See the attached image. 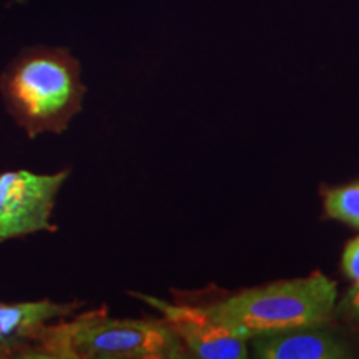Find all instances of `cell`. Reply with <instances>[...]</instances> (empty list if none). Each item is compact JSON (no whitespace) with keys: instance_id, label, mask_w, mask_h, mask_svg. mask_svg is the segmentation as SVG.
Segmentation results:
<instances>
[{"instance_id":"cell-1","label":"cell","mask_w":359,"mask_h":359,"mask_svg":"<svg viewBox=\"0 0 359 359\" xmlns=\"http://www.w3.org/2000/svg\"><path fill=\"white\" fill-rule=\"evenodd\" d=\"M29 358L40 359H180L187 348L163 320H115L105 309L47 323Z\"/></svg>"},{"instance_id":"cell-2","label":"cell","mask_w":359,"mask_h":359,"mask_svg":"<svg viewBox=\"0 0 359 359\" xmlns=\"http://www.w3.org/2000/svg\"><path fill=\"white\" fill-rule=\"evenodd\" d=\"M338 290L323 273L246 290L206 308L213 321L238 338L326 326L333 320Z\"/></svg>"},{"instance_id":"cell-3","label":"cell","mask_w":359,"mask_h":359,"mask_svg":"<svg viewBox=\"0 0 359 359\" xmlns=\"http://www.w3.org/2000/svg\"><path fill=\"white\" fill-rule=\"evenodd\" d=\"M0 93L12 118L34 138L65 130L82 109L85 87L69 53L39 48L12 62L0 79Z\"/></svg>"},{"instance_id":"cell-4","label":"cell","mask_w":359,"mask_h":359,"mask_svg":"<svg viewBox=\"0 0 359 359\" xmlns=\"http://www.w3.org/2000/svg\"><path fill=\"white\" fill-rule=\"evenodd\" d=\"M69 170L39 175L27 170L0 173V243L39 231H55L52 212Z\"/></svg>"},{"instance_id":"cell-5","label":"cell","mask_w":359,"mask_h":359,"mask_svg":"<svg viewBox=\"0 0 359 359\" xmlns=\"http://www.w3.org/2000/svg\"><path fill=\"white\" fill-rule=\"evenodd\" d=\"M132 294L163 314V321L182 341L188 356L203 359H241L250 356L248 341L238 338L213 321L206 308L172 304L142 293Z\"/></svg>"},{"instance_id":"cell-6","label":"cell","mask_w":359,"mask_h":359,"mask_svg":"<svg viewBox=\"0 0 359 359\" xmlns=\"http://www.w3.org/2000/svg\"><path fill=\"white\" fill-rule=\"evenodd\" d=\"M82 303H0V358H29L39 331L47 323L75 314Z\"/></svg>"},{"instance_id":"cell-7","label":"cell","mask_w":359,"mask_h":359,"mask_svg":"<svg viewBox=\"0 0 359 359\" xmlns=\"http://www.w3.org/2000/svg\"><path fill=\"white\" fill-rule=\"evenodd\" d=\"M258 359H343L351 356L344 341L320 327H299L250 339Z\"/></svg>"},{"instance_id":"cell-8","label":"cell","mask_w":359,"mask_h":359,"mask_svg":"<svg viewBox=\"0 0 359 359\" xmlns=\"http://www.w3.org/2000/svg\"><path fill=\"white\" fill-rule=\"evenodd\" d=\"M325 210L330 218L359 228V182L327 190Z\"/></svg>"},{"instance_id":"cell-9","label":"cell","mask_w":359,"mask_h":359,"mask_svg":"<svg viewBox=\"0 0 359 359\" xmlns=\"http://www.w3.org/2000/svg\"><path fill=\"white\" fill-rule=\"evenodd\" d=\"M343 269L353 283L359 281V236L349 241L343 253Z\"/></svg>"},{"instance_id":"cell-10","label":"cell","mask_w":359,"mask_h":359,"mask_svg":"<svg viewBox=\"0 0 359 359\" xmlns=\"http://www.w3.org/2000/svg\"><path fill=\"white\" fill-rule=\"evenodd\" d=\"M343 309L348 316L359 318V281L354 283L353 288L349 290L343 302Z\"/></svg>"}]
</instances>
